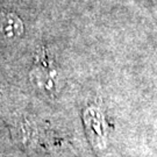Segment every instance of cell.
<instances>
[{
  "mask_svg": "<svg viewBox=\"0 0 157 157\" xmlns=\"http://www.w3.org/2000/svg\"><path fill=\"white\" fill-rule=\"evenodd\" d=\"M23 32L21 20L13 13H0V37H17Z\"/></svg>",
  "mask_w": 157,
  "mask_h": 157,
  "instance_id": "6da1fadb",
  "label": "cell"
}]
</instances>
